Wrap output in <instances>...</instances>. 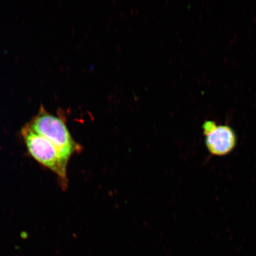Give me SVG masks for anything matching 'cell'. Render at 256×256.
Listing matches in <instances>:
<instances>
[{
  "instance_id": "1",
  "label": "cell",
  "mask_w": 256,
  "mask_h": 256,
  "mask_svg": "<svg viewBox=\"0 0 256 256\" xmlns=\"http://www.w3.org/2000/svg\"><path fill=\"white\" fill-rule=\"evenodd\" d=\"M28 154L40 164L57 175L63 188L67 186V166L69 160L44 137L32 130L26 124L22 130Z\"/></svg>"
},
{
  "instance_id": "2",
  "label": "cell",
  "mask_w": 256,
  "mask_h": 256,
  "mask_svg": "<svg viewBox=\"0 0 256 256\" xmlns=\"http://www.w3.org/2000/svg\"><path fill=\"white\" fill-rule=\"evenodd\" d=\"M27 124L34 132L53 144L67 159L80 150L62 118L51 114L43 106Z\"/></svg>"
},
{
  "instance_id": "3",
  "label": "cell",
  "mask_w": 256,
  "mask_h": 256,
  "mask_svg": "<svg viewBox=\"0 0 256 256\" xmlns=\"http://www.w3.org/2000/svg\"><path fill=\"white\" fill-rule=\"evenodd\" d=\"M204 146L210 154L224 156L230 154L238 145V136L231 126L207 120L202 124Z\"/></svg>"
}]
</instances>
